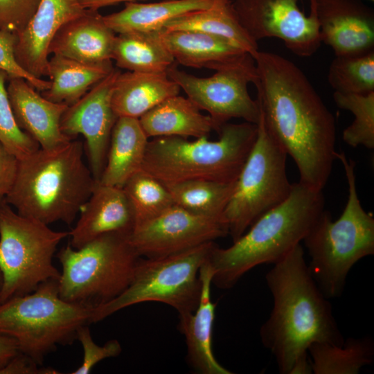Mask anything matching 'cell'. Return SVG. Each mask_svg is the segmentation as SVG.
<instances>
[{
  "instance_id": "obj_1",
  "label": "cell",
  "mask_w": 374,
  "mask_h": 374,
  "mask_svg": "<svg viewBox=\"0 0 374 374\" xmlns=\"http://www.w3.org/2000/svg\"><path fill=\"white\" fill-rule=\"evenodd\" d=\"M253 84L270 136L294 161L299 182L323 190L336 159V125L305 73L278 54L258 51Z\"/></svg>"
},
{
  "instance_id": "obj_2",
  "label": "cell",
  "mask_w": 374,
  "mask_h": 374,
  "mask_svg": "<svg viewBox=\"0 0 374 374\" xmlns=\"http://www.w3.org/2000/svg\"><path fill=\"white\" fill-rule=\"evenodd\" d=\"M273 265L265 280L274 305L260 337L279 373L290 374L296 364L308 360L312 344L340 346L344 338L331 303L310 272L301 244Z\"/></svg>"
},
{
  "instance_id": "obj_3",
  "label": "cell",
  "mask_w": 374,
  "mask_h": 374,
  "mask_svg": "<svg viewBox=\"0 0 374 374\" xmlns=\"http://www.w3.org/2000/svg\"><path fill=\"white\" fill-rule=\"evenodd\" d=\"M323 210L321 190L293 184L287 198L258 217L231 246H215L209 258L212 284L229 289L256 266L278 262L303 240Z\"/></svg>"
},
{
  "instance_id": "obj_4",
  "label": "cell",
  "mask_w": 374,
  "mask_h": 374,
  "mask_svg": "<svg viewBox=\"0 0 374 374\" xmlns=\"http://www.w3.org/2000/svg\"><path fill=\"white\" fill-rule=\"evenodd\" d=\"M80 141L53 150L39 148L18 159L14 184L5 201L19 215L46 224H71L97 181L83 159Z\"/></svg>"
},
{
  "instance_id": "obj_5",
  "label": "cell",
  "mask_w": 374,
  "mask_h": 374,
  "mask_svg": "<svg viewBox=\"0 0 374 374\" xmlns=\"http://www.w3.org/2000/svg\"><path fill=\"white\" fill-rule=\"evenodd\" d=\"M219 138L189 141L160 136L148 141L141 170L163 184L203 179L235 181L256 142L258 125L246 122L223 124Z\"/></svg>"
},
{
  "instance_id": "obj_6",
  "label": "cell",
  "mask_w": 374,
  "mask_h": 374,
  "mask_svg": "<svg viewBox=\"0 0 374 374\" xmlns=\"http://www.w3.org/2000/svg\"><path fill=\"white\" fill-rule=\"evenodd\" d=\"M335 156L343 165L348 186L346 206L336 220L323 210L303 240L310 258V272L328 299L340 296L351 268L374 254V218L358 197L355 163L343 152Z\"/></svg>"
},
{
  "instance_id": "obj_7",
  "label": "cell",
  "mask_w": 374,
  "mask_h": 374,
  "mask_svg": "<svg viewBox=\"0 0 374 374\" xmlns=\"http://www.w3.org/2000/svg\"><path fill=\"white\" fill-rule=\"evenodd\" d=\"M92 308L62 299L58 280L0 303V335L13 338L19 352L42 365L57 345L71 344L80 327L90 323Z\"/></svg>"
},
{
  "instance_id": "obj_8",
  "label": "cell",
  "mask_w": 374,
  "mask_h": 374,
  "mask_svg": "<svg viewBox=\"0 0 374 374\" xmlns=\"http://www.w3.org/2000/svg\"><path fill=\"white\" fill-rule=\"evenodd\" d=\"M130 235L107 233L79 249L70 244L62 247L57 254L62 265L60 296L93 308L120 295L130 285L141 258Z\"/></svg>"
},
{
  "instance_id": "obj_9",
  "label": "cell",
  "mask_w": 374,
  "mask_h": 374,
  "mask_svg": "<svg viewBox=\"0 0 374 374\" xmlns=\"http://www.w3.org/2000/svg\"><path fill=\"white\" fill-rule=\"evenodd\" d=\"M215 245L208 242L170 256L141 257L127 287L112 300L93 308L90 323L129 306L150 301L167 304L179 314L193 312L201 294L199 269Z\"/></svg>"
},
{
  "instance_id": "obj_10",
  "label": "cell",
  "mask_w": 374,
  "mask_h": 374,
  "mask_svg": "<svg viewBox=\"0 0 374 374\" xmlns=\"http://www.w3.org/2000/svg\"><path fill=\"white\" fill-rule=\"evenodd\" d=\"M69 231L17 213L3 199L0 204V303L33 292L42 283L58 280L53 264L60 242Z\"/></svg>"
},
{
  "instance_id": "obj_11",
  "label": "cell",
  "mask_w": 374,
  "mask_h": 374,
  "mask_svg": "<svg viewBox=\"0 0 374 374\" xmlns=\"http://www.w3.org/2000/svg\"><path fill=\"white\" fill-rule=\"evenodd\" d=\"M253 148L237 179L223 216L233 242L262 215L290 195L287 154L268 134L261 117Z\"/></svg>"
},
{
  "instance_id": "obj_12",
  "label": "cell",
  "mask_w": 374,
  "mask_h": 374,
  "mask_svg": "<svg viewBox=\"0 0 374 374\" xmlns=\"http://www.w3.org/2000/svg\"><path fill=\"white\" fill-rule=\"evenodd\" d=\"M211 70L215 71L211 76L200 78L179 70L176 63L166 73L200 110L208 113L219 130L231 118L258 124L260 107L248 91L257 78L253 56L244 52Z\"/></svg>"
},
{
  "instance_id": "obj_13",
  "label": "cell",
  "mask_w": 374,
  "mask_h": 374,
  "mask_svg": "<svg viewBox=\"0 0 374 374\" xmlns=\"http://www.w3.org/2000/svg\"><path fill=\"white\" fill-rule=\"evenodd\" d=\"M299 1L232 0V4L240 23L256 42L278 38L292 53L309 57L321 44L319 26L314 11L310 8L305 15Z\"/></svg>"
},
{
  "instance_id": "obj_14",
  "label": "cell",
  "mask_w": 374,
  "mask_h": 374,
  "mask_svg": "<svg viewBox=\"0 0 374 374\" xmlns=\"http://www.w3.org/2000/svg\"><path fill=\"white\" fill-rule=\"evenodd\" d=\"M229 235L224 218L200 215L177 205L135 228L129 240L140 257L179 253Z\"/></svg>"
},
{
  "instance_id": "obj_15",
  "label": "cell",
  "mask_w": 374,
  "mask_h": 374,
  "mask_svg": "<svg viewBox=\"0 0 374 374\" xmlns=\"http://www.w3.org/2000/svg\"><path fill=\"white\" fill-rule=\"evenodd\" d=\"M121 71L113 70L92 87L63 114L60 127L73 139L81 134L85 139L89 168L98 181L105 166L111 134L118 118L112 105L114 84Z\"/></svg>"
},
{
  "instance_id": "obj_16",
  "label": "cell",
  "mask_w": 374,
  "mask_h": 374,
  "mask_svg": "<svg viewBox=\"0 0 374 374\" xmlns=\"http://www.w3.org/2000/svg\"><path fill=\"white\" fill-rule=\"evenodd\" d=\"M321 42L335 56H353L374 51L373 12L356 0H310Z\"/></svg>"
},
{
  "instance_id": "obj_17",
  "label": "cell",
  "mask_w": 374,
  "mask_h": 374,
  "mask_svg": "<svg viewBox=\"0 0 374 374\" xmlns=\"http://www.w3.org/2000/svg\"><path fill=\"white\" fill-rule=\"evenodd\" d=\"M85 10L79 0H40L31 20L17 35L15 55L19 64L37 78L47 75L53 38L63 25Z\"/></svg>"
},
{
  "instance_id": "obj_18",
  "label": "cell",
  "mask_w": 374,
  "mask_h": 374,
  "mask_svg": "<svg viewBox=\"0 0 374 374\" xmlns=\"http://www.w3.org/2000/svg\"><path fill=\"white\" fill-rule=\"evenodd\" d=\"M7 91L18 126L40 148L56 149L73 140L60 127L62 116L68 105L46 99L21 78H8Z\"/></svg>"
},
{
  "instance_id": "obj_19",
  "label": "cell",
  "mask_w": 374,
  "mask_h": 374,
  "mask_svg": "<svg viewBox=\"0 0 374 374\" xmlns=\"http://www.w3.org/2000/svg\"><path fill=\"white\" fill-rule=\"evenodd\" d=\"M79 213L80 217L69 235V244L74 249L104 234L130 235L134 228V213L122 188L97 181Z\"/></svg>"
},
{
  "instance_id": "obj_20",
  "label": "cell",
  "mask_w": 374,
  "mask_h": 374,
  "mask_svg": "<svg viewBox=\"0 0 374 374\" xmlns=\"http://www.w3.org/2000/svg\"><path fill=\"white\" fill-rule=\"evenodd\" d=\"M213 276L208 259L199 269L202 289L198 305L193 312L179 314L177 328L185 337L187 362L194 371L202 374H232L217 362L213 352L216 308L211 300Z\"/></svg>"
},
{
  "instance_id": "obj_21",
  "label": "cell",
  "mask_w": 374,
  "mask_h": 374,
  "mask_svg": "<svg viewBox=\"0 0 374 374\" xmlns=\"http://www.w3.org/2000/svg\"><path fill=\"white\" fill-rule=\"evenodd\" d=\"M115 33L98 10L86 9L63 25L53 38L48 54L59 55L86 64L112 62Z\"/></svg>"
},
{
  "instance_id": "obj_22",
  "label": "cell",
  "mask_w": 374,
  "mask_h": 374,
  "mask_svg": "<svg viewBox=\"0 0 374 374\" xmlns=\"http://www.w3.org/2000/svg\"><path fill=\"white\" fill-rule=\"evenodd\" d=\"M180 89L167 73H120L112 92V108L118 117L139 118L164 100L179 95Z\"/></svg>"
},
{
  "instance_id": "obj_23",
  "label": "cell",
  "mask_w": 374,
  "mask_h": 374,
  "mask_svg": "<svg viewBox=\"0 0 374 374\" xmlns=\"http://www.w3.org/2000/svg\"><path fill=\"white\" fill-rule=\"evenodd\" d=\"M146 136H181L195 139L219 129L209 115L201 110L187 97H170L139 118Z\"/></svg>"
},
{
  "instance_id": "obj_24",
  "label": "cell",
  "mask_w": 374,
  "mask_h": 374,
  "mask_svg": "<svg viewBox=\"0 0 374 374\" xmlns=\"http://www.w3.org/2000/svg\"><path fill=\"white\" fill-rule=\"evenodd\" d=\"M148 137L139 119L118 117L112 129L107 160L98 183L122 188L141 170Z\"/></svg>"
},
{
  "instance_id": "obj_25",
  "label": "cell",
  "mask_w": 374,
  "mask_h": 374,
  "mask_svg": "<svg viewBox=\"0 0 374 374\" xmlns=\"http://www.w3.org/2000/svg\"><path fill=\"white\" fill-rule=\"evenodd\" d=\"M215 0H162L154 3L126 2L123 10L103 16L115 33H152L192 11L210 7Z\"/></svg>"
},
{
  "instance_id": "obj_26",
  "label": "cell",
  "mask_w": 374,
  "mask_h": 374,
  "mask_svg": "<svg viewBox=\"0 0 374 374\" xmlns=\"http://www.w3.org/2000/svg\"><path fill=\"white\" fill-rule=\"evenodd\" d=\"M164 29L197 31L221 37L253 57L258 51V42L240 23L232 0H215L208 8L192 11L172 20Z\"/></svg>"
},
{
  "instance_id": "obj_27",
  "label": "cell",
  "mask_w": 374,
  "mask_h": 374,
  "mask_svg": "<svg viewBox=\"0 0 374 374\" xmlns=\"http://www.w3.org/2000/svg\"><path fill=\"white\" fill-rule=\"evenodd\" d=\"M157 34L175 62L185 66L211 69L245 52L224 39L201 32L163 29Z\"/></svg>"
},
{
  "instance_id": "obj_28",
  "label": "cell",
  "mask_w": 374,
  "mask_h": 374,
  "mask_svg": "<svg viewBox=\"0 0 374 374\" xmlns=\"http://www.w3.org/2000/svg\"><path fill=\"white\" fill-rule=\"evenodd\" d=\"M114 67L112 62L86 64L59 55L48 59L47 76L50 87L42 91L46 99L70 106L105 78Z\"/></svg>"
},
{
  "instance_id": "obj_29",
  "label": "cell",
  "mask_w": 374,
  "mask_h": 374,
  "mask_svg": "<svg viewBox=\"0 0 374 374\" xmlns=\"http://www.w3.org/2000/svg\"><path fill=\"white\" fill-rule=\"evenodd\" d=\"M112 60L119 68L145 73H166L177 63L157 32L118 34Z\"/></svg>"
},
{
  "instance_id": "obj_30",
  "label": "cell",
  "mask_w": 374,
  "mask_h": 374,
  "mask_svg": "<svg viewBox=\"0 0 374 374\" xmlns=\"http://www.w3.org/2000/svg\"><path fill=\"white\" fill-rule=\"evenodd\" d=\"M314 374H357L374 361V341L368 336L348 337L342 345L313 343L308 350Z\"/></svg>"
},
{
  "instance_id": "obj_31",
  "label": "cell",
  "mask_w": 374,
  "mask_h": 374,
  "mask_svg": "<svg viewBox=\"0 0 374 374\" xmlns=\"http://www.w3.org/2000/svg\"><path fill=\"white\" fill-rule=\"evenodd\" d=\"M236 181L222 183L195 179L164 185L174 204L200 215L224 218L223 213Z\"/></svg>"
},
{
  "instance_id": "obj_32",
  "label": "cell",
  "mask_w": 374,
  "mask_h": 374,
  "mask_svg": "<svg viewBox=\"0 0 374 374\" xmlns=\"http://www.w3.org/2000/svg\"><path fill=\"white\" fill-rule=\"evenodd\" d=\"M122 188L134 213V229L159 216L174 205L166 186L143 170L132 175Z\"/></svg>"
},
{
  "instance_id": "obj_33",
  "label": "cell",
  "mask_w": 374,
  "mask_h": 374,
  "mask_svg": "<svg viewBox=\"0 0 374 374\" xmlns=\"http://www.w3.org/2000/svg\"><path fill=\"white\" fill-rule=\"evenodd\" d=\"M335 91L362 94L374 91V51L353 56H335L328 73Z\"/></svg>"
},
{
  "instance_id": "obj_34",
  "label": "cell",
  "mask_w": 374,
  "mask_h": 374,
  "mask_svg": "<svg viewBox=\"0 0 374 374\" xmlns=\"http://www.w3.org/2000/svg\"><path fill=\"white\" fill-rule=\"evenodd\" d=\"M333 99L338 107L350 112L355 117L343 132L345 143L353 148L362 145L373 149L374 91L362 94L335 91Z\"/></svg>"
},
{
  "instance_id": "obj_35",
  "label": "cell",
  "mask_w": 374,
  "mask_h": 374,
  "mask_svg": "<svg viewBox=\"0 0 374 374\" xmlns=\"http://www.w3.org/2000/svg\"><path fill=\"white\" fill-rule=\"evenodd\" d=\"M6 80L8 74L0 69V143L21 159L38 150L39 145L18 126L9 100Z\"/></svg>"
},
{
  "instance_id": "obj_36",
  "label": "cell",
  "mask_w": 374,
  "mask_h": 374,
  "mask_svg": "<svg viewBox=\"0 0 374 374\" xmlns=\"http://www.w3.org/2000/svg\"><path fill=\"white\" fill-rule=\"evenodd\" d=\"M77 339L83 348V361L81 365L71 374H88L100 361L119 355L122 347L116 339H111L103 346L96 344L91 337L88 325L80 327L77 332Z\"/></svg>"
},
{
  "instance_id": "obj_37",
  "label": "cell",
  "mask_w": 374,
  "mask_h": 374,
  "mask_svg": "<svg viewBox=\"0 0 374 374\" xmlns=\"http://www.w3.org/2000/svg\"><path fill=\"white\" fill-rule=\"evenodd\" d=\"M17 35L7 30H0V69L4 71L8 78L25 79L39 91H44L51 86L50 80L37 78L25 71L17 62L15 55Z\"/></svg>"
},
{
  "instance_id": "obj_38",
  "label": "cell",
  "mask_w": 374,
  "mask_h": 374,
  "mask_svg": "<svg viewBox=\"0 0 374 374\" xmlns=\"http://www.w3.org/2000/svg\"><path fill=\"white\" fill-rule=\"evenodd\" d=\"M40 0H0V30L21 33L35 13Z\"/></svg>"
},
{
  "instance_id": "obj_39",
  "label": "cell",
  "mask_w": 374,
  "mask_h": 374,
  "mask_svg": "<svg viewBox=\"0 0 374 374\" xmlns=\"http://www.w3.org/2000/svg\"><path fill=\"white\" fill-rule=\"evenodd\" d=\"M18 159L0 143V200L11 189L17 175Z\"/></svg>"
},
{
  "instance_id": "obj_40",
  "label": "cell",
  "mask_w": 374,
  "mask_h": 374,
  "mask_svg": "<svg viewBox=\"0 0 374 374\" xmlns=\"http://www.w3.org/2000/svg\"><path fill=\"white\" fill-rule=\"evenodd\" d=\"M30 357L18 353L5 367L0 374H57L60 373L51 368H40Z\"/></svg>"
},
{
  "instance_id": "obj_41",
  "label": "cell",
  "mask_w": 374,
  "mask_h": 374,
  "mask_svg": "<svg viewBox=\"0 0 374 374\" xmlns=\"http://www.w3.org/2000/svg\"><path fill=\"white\" fill-rule=\"evenodd\" d=\"M18 353L16 341L12 337L0 335V371Z\"/></svg>"
},
{
  "instance_id": "obj_42",
  "label": "cell",
  "mask_w": 374,
  "mask_h": 374,
  "mask_svg": "<svg viewBox=\"0 0 374 374\" xmlns=\"http://www.w3.org/2000/svg\"><path fill=\"white\" fill-rule=\"evenodd\" d=\"M138 1L144 0H79L84 9L90 10H98L102 7L114 5L121 2H136Z\"/></svg>"
},
{
  "instance_id": "obj_43",
  "label": "cell",
  "mask_w": 374,
  "mask_h": 374,
  "mask_svg": "<svg viewBox=\"0 0 374 374\" xmlns=\"http://www.w3.org/2000/svg\"><path fill=\"white\" fill-rule=\"evenodd\" d=\"M3 199L0 200V204H1V202L3 201ZM1 284H2V278H1V273H0V291H1Z\"/></svg>"
},
{
  "instance_id": "obj_44",
  "label": "cell",
  "mask_w": 374,
  "mask_h": 374,
  "mask_svg": "<svg viewBox=\"0 0 374 374\" xmlns=\"http://www.w3.org/2000/svg\"><path fill=\"white\" fill-rule=\"evenodd\" d=\"M369 1H373L374 0H369Z\"/></svg>"
}]
</instances>
